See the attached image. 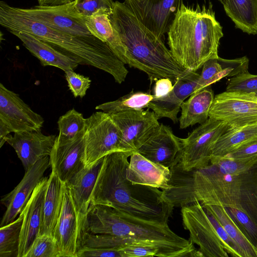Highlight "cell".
<instances>
[{"label": "cell", "instance_id": "obj_1", "mask_svg": "<svg viewBox=\"0 0 257 257\" xmlns=\"http://www.w3.org/2000/svg\"><path fill=\"white\" fill-rule=\"evenodd\" d=\"M171 185V197L177 206L198 201L202 205L233 207L257 224V162L234 174H223L211 162L190 171L177 168Z\"/></svg>", "mask_w": 257, "mask_h": 257}, {"label": "cell", "instance_id": "obj_2", "mask_svg": "<svg viewBox=\"0 0 257 257\" xmlns=\"http://www.w3.org/2000/svg\"><path fill=\"white\" fill-rule=\"evenodd\" d=\"M132 154L116 151L104 156L90 204L107 206L134 216L168 223L174 206L158 188L134 184L126 176Z\"/></svg>", "mask_w": 257, "mask_h": 257}, {"label": "cell", "instance_id": "obj_3", "mask_svg": "<svg viewBox=\"0 0 257 257\" xmlns=\"http://www.w3.org/2000/svg\"><path fill=\"white\" fill-rule=\"evenodd\" d=\"M0 24L9 31L28 33L78 61L79 65L94 67L110 74L121 84L128 73L125 64L107 44L62 32L34 20L4 1L0 2Z\"/></svg>", "mask_w": 257, "mask_h": 257}, {"label": "cell", "instance_id": "obj_4", "mask_svg": "<svg viewBox=\"0 0 257 257\" xmlns=\"http://www.w3.org/2000/svg\"><path fill=\"white\" fill-rule=\"evenodd\" d=\"M109 18L126 49L127 64L147 74L151 83L169 78L174 84L189 71L175 60L164 40L149 31L124 3L114 2Z\"/></svg>", "mask_w": 257, "mask_h": 257}, {"label": "cell", "instance_id": "obj_5", "mask_svg": "<svg viewBox=\"0 0 257 257\" xmlns=\"http://www.w3.org/2000/svg\"><path fill=\"white\" fill-rule=\"evenodd\" d=\"M167 34L169 50L175 60L192 71L218 57L220 40L223 36L211 4L208 7L197 4L195 8L183 4Z\"/></svg>", "mask_w": 257, "mask_h": 257}, {"label": "cell", "instance_id": "obj_6", "mask_svg": "<svg viewBox=\"0 0 257 257\" xmlns=\"http://www.w3.org/2000/svg\"><path fill=\"white\" fill-rule=\"evenodd\" d=\"M85 232L116 235L137 243H154L195 249L189 239L178 235L168 223L141 219L100 204H90Z\"/></svg>", "mask_w": 257, "mask_h": 257}, {"label": "cell", "instance_id": "obj_7", "mask_svg": "<svg viewBox=\"0 0 257 257\" xmlns=\"http://www.w3.org/2000/svg\"><path fill=\"white\" fill-rule=\"evenodd\" d=\"M229 127L226 123L209 117L186 138L181 139V156L176 165L185 171L208 165L216 143Z\"/></svg>", "mask_w": 257, "mask_h": 257}, {"label": "cell", "instance_id": "obj_8", "mask_svg": "<svg viewBox=\"0 0 257 257\" xmlns=\"http://www.w3.org/2000/svg\"><path fill=\"white\" fill-rule=\"evenodd\" d=\"M121 138V132L110 114L99 111L86 118L84 139L86 166L119 151Z\"/></svg>", "mask_w": 257, "mask_h": 257}, {"label": "cell", "instance_id": "obj_9", "mask_svg": "<svg viewBox=\"0 0 257 257\" xmlns=\"http://www.w3.org/2000/svg\"><path fill=\"white\" fill-rule=\"evenodd\" d=\"M44 119L20 95L0 84V147L11 133L40 130Z\"/></svg>", "mask_w": 257, "mask_h": 257}, {"label": "cell", "instance_id": "obj_10", "mask_svg": "<svg viewBox=\"0 0 257 257\" xmlns=\"http://www.w3.org/2000/svg\"><path fill=\"white\" fill-rule=\"evenodd\" d=\"M183 224L189 240L199 247L202 257H228L223 247L208 211L196 201L181 207Z\"/></svg>", "mask_w": 257, "mask_h": 257}, {"label": "cell", "instance_id": "obj_11", "mask_svg": "<svg viewBox=\"0 0 257 257\" xmlns=\"http://www.w3.org/2000/svg\"><path fill=\"white\" fill-rule=\"evenodd\" d=\"M209 117L229 127L257 123V94L225 91L214 96Z\"/></svg>", "mask_w": 257, "mask_h": 257}, {"label": "cell", "instance_id": "obj_12", "mask_svg": "<svg viewBox=\"0 0 257 257\" xmlns=\"http://www.w3.org/2000/svg\"><path fill=\"white\" fill-rule=\"evenodd\" d=\"M149 109L128 110L110 114L121 133L119 151L131 154L137 152L159 125L158 116Z\"/></svg>", "mask_w": 257, "mask_h": 257}, {"label": "cell", "instance_id": "obj_13", "mask_svg": "<svg viewBox=\"0 0 257 257\" xmlns=\"http://www.w3.org/2000/svg\"><path fill=\"white\" fill-rule=\"evenodd\" d=\"M140 22L158 38L164 40L183 0H124Z\"/></svg>", "mask_w": 257, "mask_h": 257}, {"label": "cell", "instance_id": "obj_14", "mask_svg": "<svg viewBox=\"0 0 257 257\" xmlns=\"http://www.w3.org/2000/svg\"><path fill=\"white\" fill-rule=\"evenodd\" d=\"M19 10L31 18L62 32L85 39L94 40L88 29L84 19L74 14L70 3L57 6H36Z\"/></svg>", "mask_w": 257, "mask_h": 257}, {"label": "cell", "instance_id": "obj_15", "mask_svg": "<svg viewBox=\"0 0 257 257\" xmlns=\"http://www.w3.org/2000/svg\"><path fill=\"white\" fill-rule=\"evenodd\" d=\"M84 135V132L68 141L56 138L50 156V166L64 183L69 182L86 166Z\"/></svg>", "mask_w": 257, "mask_h": 257}, {"label": "cell", "instance_id": "obj_16", "mask_svg": "<svg viewBox=\"0 0 257 257\" xmlns=\"http://www.w3.org/2000/svg\"><path fill=\"white\" fill-rule=\"evenodd\" d=\"M104 157L86 166L72 180L67 183H65L68 188L77 216L79 249L81 248L84 232L85 223L90 204L92 192L102 166Z\"/></svg>", "mask_w": 257, "mask_h": 257}, {"label": "cell", "instance_id": "obj_17", "mask_svg": "<svg viewBox=\"0 0 257 257\" xmlns=\"http://www.w3.org/2000/svg\"><path fill=\"white\" fill-rule=\"evenodd\" d=\"M50 166V156L38 160L27 172L18 185L1 199L6 211L2 218L1 227L15 220L26 206L46 170Z\"/></svg>", "mask_w": 257, "mask_h": 257}, {"label": "cell", "instance_id": "obj_18", "mask_svg": "<svg viewBox=\"0 0 257 257\" xmlns=\"http://www.w3.org/2000/svg\"><path fill=\"white\" fill-rule=\"evenodd\" d=\"M182 147L181 139L173 134L170 126L160 123L137 152L170 169L179 162Z\"/></svg>", "mask_w": 257, "mask_h": 257}, {"label": "cell", "instance_id": "obj_19", "mask_svg": "<svg viewBox=\"0 0 257 257\" xmlns=\"http://www.w3.org/2000/svg\"><path fill=\"white\" fill-rule=\"evenodd\" d=\"M56 137L45 135L40 130L9 134L6 142L14 149L26 172L38 160L50 156Z\"/></svg>", "mask_w": 257, "mask_h": 257}, {"label": "cell", "instance_id": "obj_20", "mask_svg": "<svg viewBox=\"0 0 257 257\" xmlns=\"http://www.w3.org/2000/svg\"><path fill=\"white\" fill-rule=\"evenodd\" d=\"M48 181V177H43L40 180L22 211L23 220L18 257H25L34 240L40 235L43 207Z\"/></svg>", "mask_w": 257, "mask_h": 257}, {"label": "cell", "instance_id": "obj_21", "mask_svg": "<svg viewBox=\"0 0 257 257\" xmlns=\"http://www.w3.org/2000/svg\"><path fill=\"white\" fill-rule=\"evenodd\" d=\"M199 77L200 74L196 71H189L176 81L173 89L167 95L160 98L154 97L147 107L151 109L159 119L167 117L176 123L181 105L194 93Z\"/></svg>", "mask_w": 257, "mask_h": 257}, {"label": "cell", "instance_id": "obj_22", "mask_svg": "<svg viewBox=\"0 0 257 257\" xmlns=\"http://www.w3.org/2000/svg\"><path fill=\"white\" fill-rule=\"evenodd\" d=\"M52 236L60 257H76L79 249L77 219L67 185H65L62 206Z\"/></svg>", "mask_w": 257, "mask_h": 257}, {"label": "cell", "instance_id": "obj_23", "mask_svg": "<svg viewBox=\"0 0 257 257\" xmlns=\"http://www.w3.org/2000/svg\"><path fill=\"white\" fill-rule=\"evenodd\" d=\"M126 169V178L138 184L165 190L170 188V169L149 160L138 152H134Z\"/></svg>", "mask_w": 257, "mask_h": 257}, {"label": "cell", "instance_id": "obj_24", "mask_svg": "<svg viewBox=\"0 0 257 257\" xmlns=\"http://www.w3.org/2000/svg\"><path fill=\"white\" fill-rule=\"evenodd\" d=\"M9 32L23 42L24 46L39 60L43 66H54L65 72L74 71L79 65L75 59L28 33L13 31Z\"/></svg>", "mask_w": 257, "mask_h": 257}, {"label": "cell", "instance_id": "obj_25", "mask_svg": "<svg viewBox=\"0 0 257 257\" xmlns=\"http://www.w3.org/2000/svg\"><path fill=\"white\" fill-rule=\"evenodd\" d=\"M249 59L246 56L233 59L219 57L210 59L202 66L197 85L193 93L209 87L224 77H232L248 72Z\"/></svg>", "mask_w": 257, "mask_h": 257}, {"label": "cell", "instance_id": "obj_26", "mask_svg": "<svg viewBox=\"0 0 257 257\" xmlns=\"http://www.w3.org/2000/svg\"><path fill=\"white\" fill-rule=\"evenodd\" d=\"M112 13L99 10L92 16L83 18L86 25L95 37L105 42L125 64H128L126 49L118 34L111 25L109 16Z\"/></svg>", "mask_w": 257, "mask_h": 257}, {"label": "cell", "instance_id": "obj_27", "mask_svg": "<svg viewBox=\"0 0 257 257\" xmlns=\"http://www.w3.org/2000/svg\"><path fill=\"white\" fill-rule=\"evenodd\" d=\"M65 185V183L52 170L48 178L43 203L40 235L52 236L62 209Z\"/></svg>", "mask_w": 257, "mask_h": 257}, {"label": "cell", "instance_id": "obj_28", "mask_svg": "<svg viewBox=\"0 0 257 257\" xmlns=\"http://www.w3.org/2000/svg\"><path fill=\"white\" fill-rule=\"evenodd\" d=\"M214 96L209 87L193 93L181 105V114L179 125L181 129L186 128L197 123L205 122L209 118V111Z\"/></svg>", "mask_w": 257, "mask_h": 257}, {"label": "cell", "instance_id": "obj_29", "mask_svg": "<svg viewBox=\"0 0 257 257\" xmlns=\"http://www.w3.org/2000/svg\"><path fill=\"white\" fill-rule=\"evenodd\" d=\"M223 6L236 28L257 35V0H224Z\"/></svg>", "mask_w": 257, "mask_h": 257}, {"label": "cell", "instance_id": "obj_30", "mask_svg": "<svg viewBox=\"0 0 257 257\" xmlns=\"http://www.w3.org/2000/svg\"><path fill=\"white\" fill-rule=\"evenodd\" d=\"M257 139V123L229 127L216 143L212 157L227 155L242 145Z\"/></svg>", "mask_w": 257, "mask_h": 257}, {"label": "cell", "instance_id": "obj_31", "mask_svg": "<svg viewBox=\"0 0 257 257\" xmlns=\"http://www.w3.org/2000/svg\"><path fill=\"white\" fill-rule=\"evenodd\" d=\"M202 205L223 226L229 237L238 247L242 257H257V248L241 232L224 207L214 205Z\"/></svg>", "mask_w": 257, "mask_h": 257}, {"label": "cell", "instance_id": "obj_32", "mask_svg": "<svg viewBox=\"0 0 257 257\" xmlns=\"http://www.w3.org/2000/svg\"><path fill=\"white\" fill-rule=\"evenodd\" d=\"M153 98V95L149 92L132 90L115 100L97 105L95 109L110 114L128 110H142L147 107Z\"/></svg>", "mask_w": 257, "mask_h": 257}, {"label": "cell", "instance_id": "obj_33", "mask_svg": "<svg viewBox=\"0 0 257 257\" xmlns=\"http://www.w3.org/2000/svg\"><path fill=\"white\" fill-rule=\"evenodd\" d=\"M23 220L21 211L16 220L0 227L1 257H18Z\"/></svg>", "mask_w": 257, "mask_h": 257}, {"label": "cell", "instance_id": "obj_34", "mask_svg": "<svg viewBox=\"0 0 257 257\" xmlns=\"http://www.w3.org/2000/svg\"><path fill=\"white\" fill-rule=\"evenodd\" d=\"M86 118L83 114L72 108L61 116L57 121L59 134L57 138L61 141L75 139L84 132Z\"/></svg>", "mask_w": 257, "mask_h": 257}, {"label": "cell", "instance_id": "obj_35", "mask_svg": "<svg viewBox=\"0 0 257 257\" xmlns=\"http://www.w3.org/2000/svg\"><path fill=\"white\" fill-rule=\"evenodd\" d=\"M134 243H137L131 239L116 235L85 232L82 238L81 248H98L120 250L124 246Z\"/></svg>", "mask_w": 257, "mask_h": 257}, {"label": "cell", "instance_id": "obj_36", "mask_svg": "<svg viewBox=\"0 0 257 257\" xmlns=\"http://www.w3.org/2000/svg\"><path fill=\"white\" fill-rule=\"evenodd\" d=\"M225 208L241 232L257 248V224L239 209L228 207Z\"/></svg>", "mask_w": 257, "mask_h": 257}, {"label": "cell", "instance_id": "obj_37", "mask_svg": "<svg viewBox=\"0 0 257 257\" xmlns=\"http://www.w3.org/2000/svg\"><path fill=\"white\" fill-rule=\"evenodd\" d=\"M25 257H60L52 236L40 235L33 241Z\"/></svg>", "mask_w": 257, "mask_h": 257}, {"label": "cell", "instance_id": "obj_38", "mask_svg": "<svg viewBox=\"0 0 257 257\" xmlns=\"http://www.w3.org/2000/svg\"><path fill=\"white\" fill-rule=\"evenodd\" d=\"M114 2L112 0H75L70 3L72 12L79 17L92 16L101 9L112 12Z\"/></svg>", "mask_w": 257, "mask_h": 257}, {"label": "cell", "instance_id": "obj_39", "mask_svg": "<svg viewBox=\"0 0 257 257\" xmlns=\"http://www.w3.org/2000/svg\"><path fill=\"white\" fill-rule=\"evenodd\" d=\"M225 91L257 94V75L247 72L230 77Z\"/></svg>", "mask_w": 257, "mask_h": 257}, {"label": "cell", "instance_id": "obj_40", "mask_svg": "<svg viewBox=\"0 0 257 257\" xmlns=\"http://www.w3.org/2000/svg\"><path fill=\"white\" fill-rule=\"evenodd\" d=\"M65 77L69 90L74 97H83L89 88L91 80L88 77L74 71H65Z\"/></svg>", "mask_w": 257, "mask_h": 257}, {"label": "cell", "instance_id": "obj_41", "mask_svg": "<svg viewBox=\"0 0 257 257\" xmlns=\"http://www.w3.org/2000/svg\"><path fill=\"white\" fill-rule=\"evenodd\" d=\"M208 212L209 213L211 220L215 227L221 244L225 251L232 256L242 257L238 247L229 237L223 226L209 211Z\"/></svg>", "mask_w": 257, "mask_h": 257}, {"label": "cell", "instance_id": "obj_42", "mask_svg": "<svg viewBox=\"0 0 257 257\" xmlns=\"http://www.w3.org/2000/svg\"><path fill=\"white\" fill-rule=\"evenodd\" d=\"M122 257L120 250L82 247L77 252L76 257Z\"/></svg>", "mask_w": 257, "mask_h": 257}, {"label": "cell", "instance_id": "obj_43", "mask_svg": "<svg viewBox=\"0 0 257 257\" xmlns=\"http://www.w3.org/2000/svg\"><path fill=\"white\" fill-rule=\"evenodd\" d=\"M226 156L240 159L257 156V139L241 146Z\"/></svg>", "mask_w": 257, "mask_h": 257}, {"label": "cell", "instance_id": "obj_44", "mask_svg": "<svg viewBox=\"0 0 257 257\" xmlns=\"http://www.w3.org/2000/svg\"><path fill=\"white\" fill-rule=\"evenodd\" d=\"M173 88V83L169 78H161L156 81L154 87V97L160 98L167 95Z\"/></svg>", "mask_w": 257, "mask_h": 257}, {"label": "cell", "instance_id": "obj_45", "mask_svg": "<svg viewBox=\"0 0 257 257\" xmlns=\"http://www.w3.org/2000/svg\"><path fill=\"white\" fill-rule=\"evenodd\" d=\"M75 0H38L40 6H57L67 5Z\"/></svg>", "mask_w": 257, "mask_h": 257}, {"label": "cell", "instance_id": "obj_46", "mask_svg": "<svg viewBox=\"0 0 257 257\" xmlns=\"http://www.w3.org/2000/svg\"><path fill=\"white\" fill-rule=\"evenodd\" d=\"M219 1L222 5L224 4V0H218Z\"/></svg>", "mask_w": 257, "mask_h": 257}]
</instances>
